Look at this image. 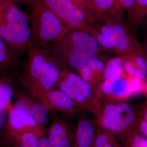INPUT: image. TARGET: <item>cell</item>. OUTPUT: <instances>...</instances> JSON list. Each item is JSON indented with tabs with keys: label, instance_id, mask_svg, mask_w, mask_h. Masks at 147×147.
Instances as JSON below:
<instances>
[{
	"label": "cell",
	"instance_id": "1",
	"mask_svg": "<svg viewBox=\"0 0 147 147\" xmlns=\"http://www.w3.org/2000/svg\"><path fill=\"white\" fill-rule=\"evenodd\" d=\"M28 52L17 81L24 91L55 116L57 113L48 102L47 95L57 86L61 69L48 49L31 44Z\"/></svg>",
	"mask_w": 147,
	"mask_h": 147
},
{
	"label": "cell",
	"instance_id": "2",
	"mask_svg": "<svg viewBox=\"0 0 147 147\" xmlns=\"http://www.w3.org/2000/svg\"><path fill=\"white\" fill-rule=\"evenodd\" d=\"M100 48L92 34L68 30L48 50L61 70L76 72L98 55Z\"/></svg>",
	"mask_w": 147,
	"mask_h": 147
},
{
	"label": "cell",
	"instance_id": "3",
	"mask_svg": "<svg viewBox=\"0 0 147 147\" xmlns=\"http://www.w3.org/2000/svg\"><path fill=\"white\" fill-rule=\"evenodd\" d=\"M31 35L24 12L12 0L0 1V36L16 56L28 50Z\"/></svg>",
	"mask_w": 147,
	"mask_h": 147
},
{
	"label": "cell",
	"instance_id": "4",
	"mask_svg": "<svg viewBox=\"0 0 147 147\" xmlns=\"http://www.w3.org/2000/svg\"><path fill=\"white\" fill-rule=\"evenodd\" d=\"M138 113L127 100H100L94 117L100 128L113 133L122 140L136 126Z\"/></svg>",
	"mask_w": 147,
	"mask_h": 147
},
{
	"label": "cell",
	"instance_id": "5",
	"mask_svg": "<svg viewBox=\"0 0 147 147\" xmlns=\"http://www.w3.org/2000/svg\"><path fill=\"white\" fill-rule=\"evenodd\" d=\"M31 38L37 47L48 49L69 30L42 0H30Z\"/></svg>",
	"mask_w": 147,
	"mask_h": 147
},
{
	"label": "cell",
	"instance_id": "6",
	"mask_svg": "<svg viewBox=\"0 0 147 147\" xmlns=\"http://www.w3.org/2000/svg\"><path fill=\"white\" fill-rule=\"evenodd\" d=\"M56 88L68 96L84 112L94 115L100 104L97 90L74 71L61 70Z\"/></svg>",
	"mask_w": 147,
	"mask_h": 147
},
{
	"label": "cell",
	"instance_id": "7",
	"mask_svg": "<svg viewBox=\"0 0 147 147\" xmlns=\"http://www.w3.org/2000/svg\"><path fill=\"white\" fill-rule=\"evenodd\" d=\"M69 30L92 34L96 20L90 17L71 0H42Z\"/></svg>",
	"mask_w": 147,
	"mask_h": 147
},
{
	"label": "cell",
	"instance_id": "8",
	"mask_svg": "<svg viewBox=\"0 0 147 147\" xmlns=\"http://www.w3.org/2000/svg\"><path fill=\"white\" fill-rule=\"evenodd\" d=\"M113 23L112 50L123 56L131 55L137 52L142 45L138 40L137 29L129 21L121 18Z\"/></svg>",
	"mask_w": 147,
	"mask_h": 147
},
{
	"label": "cell",
	"instance_id": "9",
	"mask_svg": "<svg viewBox=\"0 0 147 147\" xmlns=\"http://www.w3.org/2000/svg\"><path fill=\"white\" fill-rule=\"evenodd\" d=\"M7 112L8 134L33 132L44 135L45 127L38 123L26 111L14 106L12 102L7 108Z\"/></svg>",
	"mask_w": 147,
	"mask_h": 147
},
{
	"label": "cell",
	"instance_id": "10",
	"mask_svg": "<svg viewBox=\"0 0 147 147\" xmlns=\"http://www.w3.org/2000/svg\"><path fill=\"white\" fill-rule=\"evenodd\" d=\"M99 128L96 120L91 113H82L74 127L71 147H94Z\"/></svg>",
	"mask_w": 147,
	"mask_h": 147
},
{
	"label": "cell",
	"instance_id": "11",
	"mask_svg": "<svg viewBox=\"0 0 147 147\" xmlns=\"http://www.w3.org/2000/svg\"><path fill=\"white\" fill-rule=\"evenodd\" d=\"M53 121L47 130V137L50 144L55 147H71L75 126L71 119L58 115L53 116Z\"/></svg>",
	"mask_w": 147,
	"mask_h": 147
},
{
	"label": "cell",
	"instance_id": "12",
	"mask_svg": "<svg viewBox=\"0 0 147 147\" xmlns=\"http://www.w3.org/2000/svg\"><path fill=\"white\" fill-rule=\"evenodd\" d=\"M13 98L14 106L26 111L42 126L47 124L49 111L25 91L14 90Z\"/></svg>",
	"mask_w": 147,
	"mask_h": 147
},
{
	"label": "cell",
	"instance_id": "13",
	"mask_svg": "<svg viewBox=\"0 0 147 147\" xmlns=\"http://www.w3.org/2000/svg\"><path fill=\"white\" fill-rule=\"evenodd\" d=\"M48 102L56 113L59 112L69 118L78 119L84 110L65 93L55 88L47 95Z\"/></svg>",
	"mask_w": 147,
	"mask_h": 147
},
{
	"label": "cell",
	"instance_id": "14",
	"mask_svg": "<svg viewBox=\"0 0 147 147\" xmlns=\"http://www.w3.org/2000/svg\"><path fill=\"white\" fill-rule=\"evenodd\" d=\"M42 136L33 132L9 133L7 141L14 147H39Z\"/></svg>",
	"mask_w": 147,
	"mask_h": 147
},
{
	"label": "cell",
	"instance_id": "15",
	"mask_svg": "<svg viewBox=\"0 0 147 147\" xmlns=\"http://www.w3.org/2000/svg\"><path fill=\"white\" fill-rule=\"evenodd\" d=\"M13 93L12 78L7 74H0V110L8 108L12 103Z\"/></svg>",
	"mask_w": 147,
	"mask_h": 147
},
{
	"label": "cell",
	"instance_id": "16",
	"mask_svg": "<svg viewBox=\"0 0 147 147\" xmlns=\"http://www.w3.org/2000/svg\"><path fill=\"white\" fill-rule=\"evenodd\" d=\"M130 78L125 74L117 79L113 84L110 96L107 100H127L131 95Z\"/></svg>",
	"mask_w": 147,
	"mask_h": 147
},
{
	"label": "cell",
	"instance_id": "17",
	"mask_svg": "<svg viewBox=\"0 0 147 147\" xmlns=\"http://www.w3.org/2000/svg\"><path fill=\"white\" fill-rule=\"evenodd\" d=\"M135 0H115L102 21H115L122 18L123 13L129 14L134 7Z\"/></svg>",
	"mask_w": 147,
	"mask_h": 147
},
{
	"label": "cell",
	"instance_id": "18",
	"mask_svg": "<svg viewBox=\"0 0 147 147\" xmlns=\"http://www.w3.org/2000/svg\"><path fill=\"white\" fill-rule=\"evenodd\" d=\"M122 57H115L108 60L103 75V80H115L125 74Z\"/></svg>",
	"mask_w": 147,
	"mask_h": 147
},
{
	"label": "cell",
	"instance_id": "19",
	"mask_svg": "<svg viewBox=\"0 0 147 147\" xmlns=\"http://www.w3.org/2000/svg\"><path fill=\"white\" fill-rule=\"evenodd\" d=\"M16 56L0 36V74H7V70L16 65Z\"/></svg>",
	"mask_w": 147,
	"mask_h": 147
},
{
	"label": "cell",
	"instance_id": "20",
	"mask_svg": "<svg viewBox=\"0 0 147 147\" xmlns=\"http://www.w3.org/2000/svg\"><path fill=\"white\" fill-rule=\"evenodd\" d=\"M147 14V0H135L134 7L128 14V19L131 25L137 29Z\"/></svg>",
	"mask_w": 147,
	"mask_h": 147
},
{
	"label": "cell",
	"instance_id": "21",
	"mask_svg": "<svg viewBox=\"0 0 147 147\" xmlns=\"http://www.w3.org/2000/svg\"><path fill=\"white\" fill-rule=\"evenodd\" d=\"M121 140L122 147H147V138L139 131L136 126Z\"/></svg>",
	"mask_w": 147,
	"mask_h": 147
},
{
	"label": "cell",
	"instance_id": "22",
	"mask_svg": "<svg viewBox=\"0 0 147 147\" xmlns=\"http://www.w3.org/2000/svg\"><path fill=\"white\" fill-rule=\"evenodd\" d=\"M118 143L115 134L99 127L95 140L94 147H117Z\"/></svg>",
	"mask_w": 147,
	"mask_h": 147
},
{
	"label": "cell",
	"instance_id": "23",
	"mask_svg": "<svg viewBox=\"0 0 147 147\" xmlns=\"http://www.w3.org/2000/svg\"><path fill=\"white\" fill-rule=\"evenodd\" d=\"M115 1V0H92L95 16L98 20H103Z\"/></svg>",
	"mask_w": 147,
	"mask_h": 147
},
{
	"label": "cell",
	"instance_id": "24",
	"mask_svg": "<svg viewBox=\"0 0 147 147\" xmlns=\"http://www.w3.org/2000/svg\"><path fill=\"white\" fill-rule=\"evenodd\" d=\"M108 60L98 55L92 59L88 64L96 75L103 79V73Z\"/></svg>",
	"mask_w": 147,
	"mask_h": 147
},
{
	"label": "cell",
	"instance_id": "25",
	"mask_svg": "<svg viewBox=\"0 0 147 147\" xmlns=\"http://www.w3.org/2000/svg\"><path fill=\"white\" fill-rule=\"evenodd\" d=\"M7 109L0 110V142L7 139Z\"/></svg>",
	"mask_w": 147,
	"mask_h": 147
},
{
	"label": "cell",
	"instance_id": "26",
	"mask_svg": "<svg viewBox=\"0 0 147 147\" xmlns=\"http://www.w3.org/2000/svg\"><path fill=\"white\" fill-rule=\"evenodd\" d=\"M71 1L90 17L94 20L97 19L95 16L92 0H71Z\"/></svg>",
	"mask_w": 147,
	"mask_h": 147
},
{
	"label": "cell",
	"instance_id": "27",
	"mask_svg": "<svg viewBox=\"0 0 147 147\" xmlns=\"http://www.w3.org/2000/svg\"><path fill=\"white\" fill-rule=\"evenodd\" d=\"M139 29L142 37V45H147V14L142 19L137 29Z\"/></svg>",
	"mask_w": 147,
	"mask_h": 147
},
{
	"label": "cell",
	"instance_id": "28",
	"mask_svg": "<svg viewBox=\"0 0 147 147\" xmlns=\"http://www.w3.org/2000/svg\"><path fill=\"white\" fill-rule=\"evenodd\" d=\"M136 127L139 131L147 138V121L143 120L139 123V125H136Z\"/></svg>",
	"mask_w": 147,
	"mask_h": 147
},
{
	"label": "cell",
	"instance_id": "29",
	"mask_svg": "<svg viewBox=\"0 0 147 147\" xmlns=\"http://www.w3.org/2000/svg\"><path fill=\"white\" fill-rule=\"evenodd\" d=\"M147 76V71L142 69H137L135 72L134 77L139 80H144Z\"/></svg>",
	"mask_w": 147,
	"mask_h": 147
},
{
	"label": "cell",
	"instance_id": "30",
	"mask_svg": "<svg viewBox=\"0 0 147 147\" xmlns=\"http://www.w3.org/2000/svg\"><path fill=\"white\" fill-rule=\"evenodd\" d=\"M39 147H55L50 144L47 137L43 136L40 140Z\"/></svg>",
	"mask_w": 147,
	"mask_h": 147
},
{
	"label": "cell",
	"instance_id": "31",
	"mask_svg": "<svg viewBox=\"0 0 147 147\" xmlns=\"http://www.w3.org/2000/svg\"><path fill=\"white\" fill-rule=\"evenodd\" d=\"M0 147H14L7 141L4 140L0 142Z\"/></svg>",
	"mask_w": 147,
	"mask_h": 147
},
{
	"label": "cell",
	"instance_id": "32",
	"mask_svg": "<svg viewBox=\"0 0 147 147\" xmlns=\"http://www.w3.org/2000/svg\"><path fill=\"white\" fill-rule=\"evenodd\" d=\"M13 1L18 2L19 3H28L30 0H12Z\"/></svg>",
	"mask_w": 147,
	"mask_h": 147
},
{
	"label": "cell",
	"instance_id": "33",
	"mask_svg": "<svg viewBox=\"0 0 147 147\" xmlns=\"http://www.w3.org/2000/svg\"><path fill=\"white\" fill-rule=\"evenodd\" d=\"M143 120L147 121V109H146V111H145L144 115V119H143Z\"/></svg>",
	"mask_w": 147,
	"mask_h": 147
},
{
	"label": "cell",
	"instance_id": "34",
	"mask_svg": "<svg viewBox=\"0 0 147 147\" xmlns=\"http://www.w3.org/2000/svg\"><path fill=\"white\" fill-rule=\"evenodd\" d=\"M117 147H121L120 145L119 144V143H118V144L117 146Z\"/></svg>",
	"mask_w": 147,
	"mask_h": 147
},
{
	"label": "cell",
	"instance_id": "35",
	"mask_svg": "<svg viewBox=\"0 0 147 147\" xmlns=\"http://www.w3.org/2000/svg\"><path fill=\"white\" fill-rule=\"evenodd\" d=\"M3 1V0H0V1Z\"/></svg>",
	"mask_w": 147,
	"mask_h": 147
}]
</instances>
